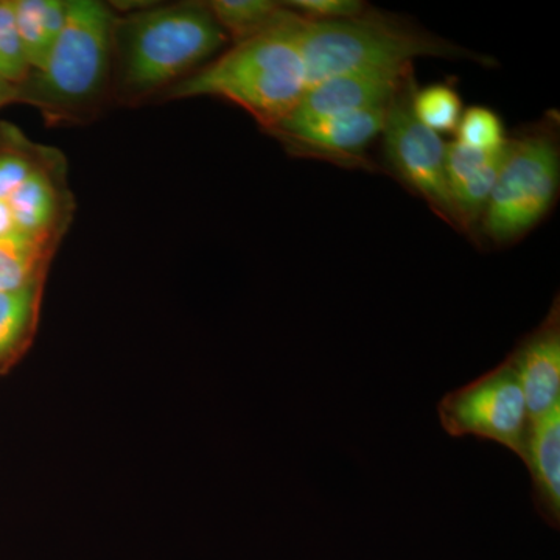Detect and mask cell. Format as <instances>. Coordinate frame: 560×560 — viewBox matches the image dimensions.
Listing matches in <instances>:
<instances>
[{
  "label": "cell",
  "mask_w": 560,
  "mask_h": 560,
  "mask_svg": "<svg viewBox=\"0 0 560 560\" xmlns=\"http://www.w3.org/2000/svg\"><path fill=\"white\" fill-rule=\"evenodd\" d=\"M411 73L412 66L404 70H390V72L382 70V72L345 73V75L320 81L308 88L296 108L291 110L290 116L271 130L302 127V125L315 124L331 117L388 106Z\"/></svg>",
  "instance_id": "8"
},
{
  "label": "cell",
  "mask_w": 560,
  "mask_h": 560,
  "mask_svg": "<svg viewBox=\"0 0 560 560\" xmlns=\"http://www.w3.org/2000/svg\"><path fill=\"white\" fill-rule=\"evenodd\" d=\"M517 372L530 418L560 405V308L556 298L550 313L508 357Z\"/></svg>",
  "instance_id": "10"
},
{
  "label": "cell",
  "mask_w": 560,
  "mask_h": 560,
  "mask_svg": "<svg viewBox=\"0 0 560 560\" xmlns=\"http://www.w3.org/2000/svg\"><path fill=\"white\" fill-rule=\"evenodd\" d=\"M388 106L359 110L296 128H278L268 131V135L275 136L296 156H313L345 167L370 171L371 162L363 156V151L382 135Z\"/></svg>",
  "instance_id": "9"
},
{
  "label": "cell",
  "mask_w": 560,
  "mask_h": 560,
  "mask_svg": "<svg viewBox=\"0 0 560 560\" xmlns=\"http://www.w3.org/2000/svg\"><path fill=\"white\" fill-rule=\"evenodd\" d=\"M298 24L300 14L283 5L271 28L234 44L165 92L167 98H223L241 106L270 131L290 116L307 91Z\"/></svg>",
  "instance_id": "2"
},
{
  "label": "cell",
  "mask_w": 560,
  "mask_h": 560,
  "mask_svg": "<svg viewBox=\"0 0 560 560\" xmlns=\"http://www.w3.org/2000/svg\"><path fill=\"white\" fill-rule=\"evenodd\" d=\"M416 88L412 72L389 103L382 132L386 158L408 187L429 202L442 220L460 230L445 173V143L416 119L411 105Z\"/></svg>",
  "instance_id": "7"
},
{
  "label": "cell",
  "mask_w": 560,
  "mask_h": 560,
  "mask_svg": "<svg viewBox=\"0 0 560 560\" xmlns=\"http://www.w3.org/2000/svg\"><path fill=\"white\" fill-rule=\"evenodd\" d=\"M411 105L416 119L436 135L458 130L463 103L451 84H431L423 90L416 88Z\"/></svg>",
  "instance_id": "19"
},
{
  "label": "cell",
  "mask_w": 560,
  "mask_h": 560,
  "mask_svg": "<svg viewBox=\"0 0 560 560\" xmlns=\"http://www.w3.org/2000/svg\"><path fill=\"white\" fill-rule=\"evenodd\" d=\"M283 5L305 20L318 22L353 20L370 9L360 0H291Z\"/></svg>",
  "instance_id": "23"
},
{
  "label": "cell",
  "mask_w": 560,
  "mask_h": 560,
  "mask_svg": "<svg viewBox=\"0 0 560 560\" xmlns=\"http://www.w3.org/2000/svg\"><path fill=\"white\" fill-rule=\"evenodd\" d=\"M62 237L14 232L0 238V293L43 282Z\"/></svg>",
  "instance_id": "13"
},
{
  "label": "cell",
  "mask_w": 560,
  "mask_h": 560,
  "mask_svg": "<svg viewBox=\"0 0 560 560\" xmlns=\"http://www.w3.org/2000/svg\"><path fill=\"white\" fill-rule=\"evenodd\" d=\"M208 5L234 44L267 32L283 11L282 3L272 0H213Z\"/></svg>",
  "instance_id": "15"
},
{
  "label": "cell",
  "mask_w": 560,
  "mask_h": 560,
  "mask_svg": "<svg viewBox=\"0 0 560 560\" xmlns=\"http://www.w3.org/2000/svg\"><path fill=\"white\" fill-rule=\"evenodd\" d=\"M116 14L94 0L68 2L65 28L43 68L18 86V102L36 106L51 125L80 124L113 97Z\"/></svg>",
  "instance_id": "3"
},
{
  "label": "cell",
  "mask_w": 560,
  "mask_h": 560,
  "mask_svg": "<svg viewBox=\"0 0 560 560\" xmlns=\"http://www.w3.org/2000/svg\"><path fill=\"white\" fill-rule=\"evenodd\" d=\"M560 154L551 132L511 140L506 160L482 212L490 241L511 243L545 219L558 197Z\"/></svg>",
  "instance_id": "5"
},
{
  "label": "cell",
  "mask_w": 560,
  "mask_h": 560,
  "mask_svg": "<svg viewBox=\"0 0 560 560\" xmlns=\"http://www.w3.org/2000/svg\"><path fill=\"white\" fill-rule=\"evenodd\" d=\"M523 463L530 477V500L551 528L560 526V405L533 419Z\"/></svg>",
  "instance_id": "12"
},
{
  "label": "cell",
  "mask_w": 560,
  "mask_h": 560,
  "mask_svg": "<svg viewBox=\"0 0 560 560\" xmlns=\"http://www.w3.org/2000/svg\"><path fill=\"white\" fill-rule=\"evenodd\" d=\"M14 232L18 231L9 205H7V201H0V238L14 234Z\"/></svg>",
  "instance_id": "24"
},
{
  "label": "cell",
  "mask_w": 560,
  "mask_h": 560,
  "mask_svg": "<svg viewBox=\"0 0 560 560\" xmlns=\"http://www.w3.org/2000/svg\"><path fill=\"white\" fill-rule=\"evenodd\" d=\"M7 205L18 232L62 237L73 210L65 156L55 151L43 167L18 187Z\"/></svg>",
  "instance_id": "11"
},
{
  "label": "cell",
  "mask_w": 560,
  "mask_h": 560,
  "mask_svg": "<svg viewBox=\"0 0 560 560\" xmlns=\"http://www.w3.org/2000/svg\"><path fill=\"white\" fill-rule=\"evenodd\" d=\"M438 416L451 436L492 441L521 459L533 429L521 381L508 359L477 381L445 394Z\"/></svg>",
  "instance_id": "6"
},
{
  "label": "cell",
  "mask_w": 560,
  "mask_h": 560,
  "mask_svg": "<svg viewBox=\"0 0 560 560\" xmlns=\"http://www.w3.org/2000/svg\"><path fill=\"white\" fill-rule=\"evenodd\" d=\"M510 142L488 164L482 165L480 171L475 172L470 178L464 180L459 187L452 191L453 205H455L456 212H458L460 230L470 231L478 219H481L493 187H495L497 178H499L501 165L506 160Z\"/></svg>",
  "instance_id": "18"
},
{
  "label": "cell",
  "mask_w": 560,
  "mask_h": 560,
  "mask_svg": "<svg viewBox=\"0 0 560 560\" xmlns=\"http://www.w3.org/2000/svg\"><path fill=\"white\" fill-rule=\"evenodd\" d=\"M226 33L208 2L149 7L114 24L113 97L139 103L171 91L210 62Z\"/></svg>",
  "instance_id": "1"
},
{
  "label": "cell",
  "mask_w": 560,
  "mask_h": 560,
  "mask_svg": "<svg viewBox=\"0 0 560 560\" xmlns=\"http://www.w3.org/2000/svg\"><path fill=\"white\" fill-rule=\"evenodd\" d=\"M298 36L307 90L345 73L408 69L416 58H467L485 62V58L440 36L371 9L348 21L318 22L300 14Z\"/></svg>",
  "instance_id": "4"
},
{
  "label": "cell",
  "mask_w": 560,
  "mask_h": 560,
  "mask_svg": "<svg viewBox=\"0 0 560 560\" xmlns=\"http://www.w3.org/2000/svg\"><path fill=\"white\" fill-rule=\"evenodd\" d=\"M43 282L0 293V361L13 355L32 334L38 318Z\"/></svg>",
  "instance_id": "17"
},
{
  "label": "cell",
  "mask_w": 560,
  "mask_h": 560,
  "mask_svg": "<svg viewBox=\"0 0 560 560\" xmlns=\"http://www.w3.org/2000/svg\"><path fill=\"white\" fill-rule=\"evenodd\" d=\"M456 132L458 142L477 150L497 151L510 142L499 114L485 106H471L464 110Z\"/></svg>",
  "instance_id": "21"
},
{
  "label": "cell",
  "mask_w": 560,
  "mask_h": 560,
  "mask_svg": "<svg viewBox=\"0 0 560 560\" xmlns=\"http://www.w3.org/2000/svg\"><path fill=\"white\" fill-rule=\"evenodd\" d=\"M11 102H18V86L0 80V108Z\"/></svg>",
  "instance_id": "25"
},
{
  "label": "cell",
  "mask_w": 560,
  "mask_h": 560,
  "mask_svg": "<svg viewBox=\"0 0 560 560\" xmlns=\"http://www.w3.org/2000/svg\"><path fill=\"white\" fill-rule=\"evenodd\" d=\"M32 68L25 57L13 0H0V80L20 86L31 75Z\"/></svg>",
  "instance_id": "20"
},
{
  "label": "cell",
  "mask_w": 560,
  "mask_h": 560,
  "mask_svg": "<svg viewBox=\"0 0 560 560\" xmlns=\"http://www.w3.org/2000/svg\"><path fill=\"white\" fill-rule=\"evenodd\" d=\"M0 140V201H7L21 184L43 167L55 149L28 142L14 128L2 130Z\"/></svg>",
  "instance_id": "16"
},
{
  "label": "cell",
  "mask_w": 560,
  "mask_h": 560,
  "mask_svg": "<svg viewBox=\"0 0 560 560\" xmlns=\"http://www.w3.org/2000/svg\"><path fill=\"white\" fill-rule=\"evenodd\" d=\"M18 31L25 57L33 70L43 68L55 44L60 39L68 18L65 0H16Z\"/></svg>",
  "instance_id": "14"
},
{
  "label": "cell",
  "mask_w": 560,
  "mask_h": 560,
  "mask_svg": "<svg viewBox=\"0 0 560 560\" xmlns=\"http://www.w3.org/2000/svg\"><path fill=\"white\" fill-rule=\"evenodd\" d=\"M501 150L485 151L471 149V147L464 145L458 140L445 145V173H447L451 191L459 187L464 180L470 178L475 172L480 171L482 165L488 164Z\"/></svg>",
  "instance_id": "22"
}]
</instances>
